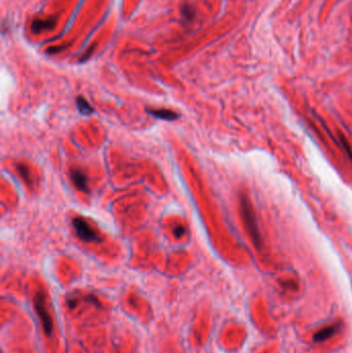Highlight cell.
Masks as SVG:
<instances>
[{"label": "cell", "instance_id": "cell-10", "mask_svg": "<svg viewBox=\"0 0 352 353\" xmlns=\"http://www.w3.org/2000/svg\"><path fill=\"white\" fill-rule=\"evenodd\" d=\"M182 17L187 20V21H191L194 18V9L190 5V4H184L182 5Z\"/></svg>", "mask_w": 352, "mask_h": 353}, {"label": "cell", "instance_id": "cell-8", "mask_svg": "<svg viewBox=\"0 0 352 353\" xmlns=\"http://www.w3.org/2000/svg\"><path fill=\"white\" fill-rule=\"evenodd\" d=\"M77 106L81 114L85 115V116H89L93 113V108L89 104V102L85 100L84 97L79 96L77 97Z\"/></svg>", "mask_w": 352, "mask_h": 353}, {"label": "cell", "instance_id": "cell-1", "mask_svg": "<svg viewBox=\"0 0 352 353\" xmlns=\"http://www.w3.org/2000/svg\"><path fill=\"white\" fill-rule=\"evenodd\" d=\"M72 226L77 235L86 243H100L101 242V234L97 229L91 225L84 217H75L72 219Z\"/></svg>", "mask_w": 352, "mask_h": 353}, {"label": "cell", "instance_id": "cell-3", "mask_svg": "<svg viewBox=\"0 0 352 353\" xmlns=\"http://www.w3.org/2000/svg\"><path fill=\"white\" fill-rule=\"evenodd\" d=\"M241 211L243 213V219L245 221V224H246L250 235H252V240L254 241L255 244H258L259 234L255 222V216L254 213H253V209L249 201L245 198V196H243L241 199Z\"/></svg>", "mask_w": 352, "mask_h": 353}, {"label": "cell", "instance_id": "cell-4", "mask_svg": "<svg viewBox=\"0 0 352 353\" xmlns=\"http://www.w3.org/2000/svg\"><path fill=\"white\" fill-rule=\"evenodd\" d=\"M69 176L73 185H75L80 191L89 193L90 190L88 186V177L83 170L80 168H71Z\"/></svg>", "mask_w": 352, "mask_h": 353}, {"label": "cell", "instance_id": "cell-6", "mask_svg": "<svg viewBox=\"0 0 352 353\" xmlns=\"http://www.w3.org/2000/svg\"><path fill=\"white\" fill-rule=\"evenodd\" d=\"M341 328V324L340 323H335L332 325H329L326 327H323L322 330L318 331L315 335H314V340L316 342H323L327 339H330L332 336H334L335 333H337Z\"/></svg>", "mask_w": 352, "mask_h": 353}, {"label": "cell", "instance_id": "cell-5", "mask_svg": "<svg viewBox=\"0 0 352 353\" xmlns=\"http://www.w3.org/2000/svg\"><path fill=\"white\" fill-rule=\"evenodd\" d=\"M57 18L56 17H49V18H37L34 19L31 23V30L34 34H39V32L51 30L56 26Z\"/></svg>", "mask_w": 352, "mask_h": 353}, {"label": "cell", "instance_id": "cell-2", "mask_svg": "<svg viewBox=\"0 0 352 353\" xmlns=\"http://www.w3.org/2000/svg\"><path fill=\"white\" fill-rule=\"evenodd\" d=\"M34 306L36 309L37 314L42 320L44 331L50 335L53 331V321H52V315L50 313V309L48 306V301L46 295L43 291H38L34 295Z\"/></svg>", "mask_w": 352, "mask_h": 353}, {"label": "cell", "instance_id": "cell-9", "mask_svg": "<svg viewBox=\"0 0 352 353\" xmlns=\"http://www.w3.org/2000/svg\"><path fill=\"white\" fill-rule=\"evenodd\" d=\"M16 169L19 172V175L22 177V179L24 181L26 182L27 185H31L32 181H31V172L30 169L23 163H18L17 167H16Z\"/></svg>", "mask_w": 352, "mask_h": 353}, {"label": "cell", "instance_id": "cell-7", "mask_svg": "<svg viewBox=\"0 0 352 353\" xmlns=\"http://www.w3.org/2000/svg\"><path fill=\"white\" fill-rule=\"evenodd\" d=\"M148 113L151 114L153 117L159 118L161 120L167 121H175L179 118V114L175 111L165 110V109H148Z\"/></svg>", "mask_w": 352, "mask_h": 353}, {"label": "cell", "instance_id": "cell-11", "mask_svg": "<svg viewBox=\"0 0 352 353\" xmlns=\"http://www.w3.org/2000/svg\"><path fill=\"white\" fill-rule=\"evenodd\" d=\"M174 233H175L176 236H178V237H179V236H181V235H184V228H183L182 226H179V227L175 228Z\"/></svg>", "mask_w": 352, "mask_h": 353}]
</instances>
